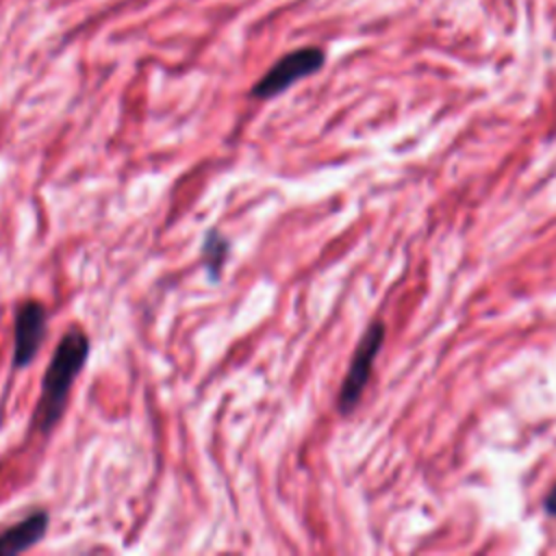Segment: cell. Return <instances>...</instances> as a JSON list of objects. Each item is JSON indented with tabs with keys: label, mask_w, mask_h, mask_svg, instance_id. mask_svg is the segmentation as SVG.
Instances as JSON below:
<instances>
[{
	"label": "cell",
	"mask_w": 556,
	"mask_h": 556,
	"mask_svg": "<svg viewBox=\"0 0 556 556\" xmlns=\"http://www.w3.org/2000/svg\"><path fill=\"white\" fill-rule=\"evenodd\" d=\"M89 358V337L80 328H70L56 343L41 378V395L33 415V428L48 434L67 406L70 389Z\"/></svg>",
	"instance_id": "cell-1"
},
{
	"label": "cell",
	"mask_w": 556,
	"mask_h": 556,
	"mask_svg": "<svg viewBox=\"0 0 556 556\" xmlns=\"http://www.w3.org/2000/svg\"><path fill=\"white\" fill-rule=\"evenodd\" d=\"M326 54L317 46L295 48L282 54L250 89V98L254 100H271L287 91L298 80L317 74L324 67Z\"/></svg>",
	"instance_id": "cell-2"
},
{
	"label": "cell",
	"mask_w": 556,
	"mask_h": 556,
	"mask_svg": "<svg viewBox=\"0 0 556 556\" xmlns=\"http://www.w3.org/2000/svg\"><path fill=\"white\" fill-rule=\"evenodd\" d=\"M382 341H384V321L376 319L367 326V330L363 332V337L350 358L348 374H345L343 384L337 395V408L341 415H350L358 406L361 395L369 382L374 361L382 348Z\"/></svg>",
	"instance_id": "cell-3"
},
{
	"label": "cell",
	"mask_w": 556,
	"mask_h": 556,
	"mask_svg": "<svg viewBox=\"0 0 556 556\" xmlns=\"http://www.w3.org/2000/svg\"><path fill=\"white\" fill-rule=\"evenodd\" d=\"M48 313L39 300H24L13 319V367L22 369L33 363L46 339Z\"/></svg>",
	"instance_id": "cell-4"
},
{
	"label": "cell",
	"mask_w": 556,
	"mask_h": 556,
	"mask_svg": "<svg viewBox=\"0 0 556 556\" xmlns=\"http://www.w3.org/2000/svg\"><path fill=\"white\" fill-rule=\"evenodd\" d=\"M50 515L43 508L28 513L15 526L0 532V556H15L35 547L48 532Z\"/></svg>",
	"instance_id": "cell-5"
},
{
	"label": "cell",
	"mask_w": 556,
	"mask_h": 556,
	"mask_svg": "<svg viewBox=\"0 0 556 556\" xmlns=\"http://www.w3.org/2000/svg\"><path fill=\"white\" fill-rule=\"evenodd\" d=\"M230 254V239L226 235H222L219 228H208L202 237V245H200V261L202 267L208 276V280L219 282L224 265L228 261Z\"/></svg>",
	"instance_id": "cell-6"
},
{
	"label": "cell",
	"mask_w": 556,
	"mask_h": 556,
	"mask_svg": "<svg viewBox=\"0 0 556 556\" xmlns=\"http://www.w3.org/2000/svg\"><path fill=\"white\" fill-rule=\"evenodd\" d=\"M543 508H545V513H547L549 517H556V484L547 491V495H545V500H543Z\"/></svg>",
	"instance_id": "cell-7"
}]
</instances>
